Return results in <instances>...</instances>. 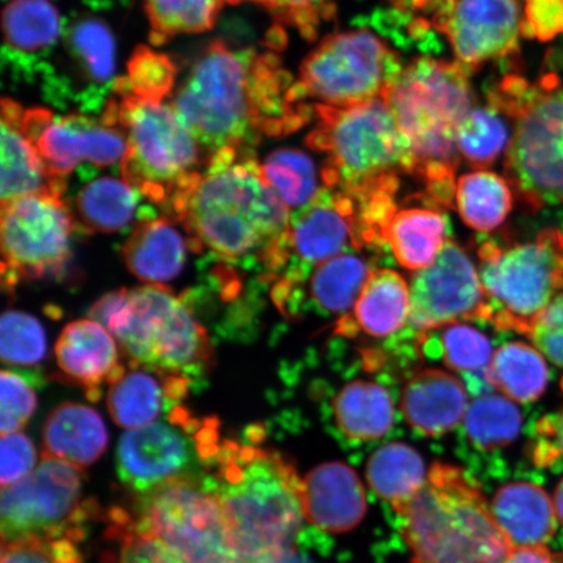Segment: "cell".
<instances>
[{
    "label": "cell",
    "mask_w": 563,
    "mask_h": 563,
    "mask_svg": "<svg viewBox=\"0 0 563 563\" xmlns=\"http://www.w3.org/2000/svg\"><path fill=\"white\" fill-rule=\"evenodd\" d=\"M172 104L209 157L224 150L252 152L264 137L298 131L314 114L276 53L220 40L196 60Z\"/></svg>",
    "instance_id": "cell-1"
},
{
    "label": "cell",
    "mask_w": 563,
    "mask_h": 563,
    "mask_svg": "<svg viewBox=\"0 0 563 563\" xmlns=\"http://www.w3.org/2000/svg\"><path fill=\"white\" fill-rule=\"evenodd\" d=\"M165 210L186 231L192 251L243 269L258 267L266 280L284 274L292 214L252 152L213 154Z\"/></svg>",
    "instance_id": "cell-2"
},
{
    "label": "cell",
    "mask_w": 563,
    "mask_h": 563,
    "mask_svg": "<svg viewBox=\"0 0 563 563\" xmlns=\"http://www.w3.org/2000/svg\"><path fill=\"white\" fill-rule=\"evenodd\" d=\"M468 74L457 62L419 58L400 69L384 95L410 152V175L440 208L454 206L456 132L474 106Z\"/></svg>",
    "instance_id": "cell-3"
},
{
    "label": "cell",
    "mask_w": 563,
    "mask_h": 563,
    "mask_svg": "<svg viewBox=\"0 0 563 563\" xmlns=\"http://www.w3.org/2000/svg\"><path fill=\"white\" fill-rule=\"evenodd\" d=\"M207 481L220 498L242 563L297 544L306 520L302 481L276 450L222 440Z\"/></svg>",
    "instance_id": "cell-4"
},
{
    "label": "cell",
    "mask_w": 563,
    "mask_h": 563,
    "mask_svg": "<svg viewBox=\"0 0 563 563\" xmlns=\"http://www.w3.org/2000/svg\"><path fill=\"white\" fill-rule=\"evenodd\" d=\"M396 512L412 563H505L512 551L481 488L452 464L433 463Z\"/></svg>",
    "instance_id": "cell-5"
},
{
    "label": "cell",
    "mask_w": 563,
    "mask_h": 563,
    "mask_svg": "<svg viewBox=\"0 0 563 563\" xmlns=\"http://www.w3.org/2000/svg\"><path fill=\"white\" fill-rule=\"evenodd\" d=\"M90 319L115 338L131 367H141L197 382L213 364L206 328L188 302L166 286L121 288L103 295Z\"/></svg>",
    "instance_id": "cell-6"
},
{
    "label": "cell",
    "mask_w": 563,
    "mask_h": 563,
    "mask_svg": "<svg viewBox=\"0 0 563 563\" xmlns=\"http://www.w3.org/2000/svg\"><path fill=\"white\" fill-rule=\"evenodd\" d=\"M313 108L316 126L307 144L327 156L323 187L355 197L397 194L399 175L410 174L411 158L385 98L349 108Z\"/></svg>",
    "instance_id": "cell-7"
},
{
    "label": "cell",
    "mask_w": 563,
    "mask_h": 563,
    "mask_svg": "<svg viewBox=\"0 0 563 563\" xmlns=\"http://www.w3.org/2000/svg\"><path fill=\"white\" fill-rule=\"evenodd\" d=\"M514 123L505 175L526 209L563 203V82L549 74L530 84L505 77L488 96Z\"/></svg>",
    "instance_id": "cell-8"
},
{
    "label": "cell",
    "mask_w": 563,
    "mask_h": 563,
    "mask_svg": "<svg viewBox=\"0 0 563 563\" xmlns=\"http://www.w3.org/2000/svg\"><path fill=\"white\" fill-rule=\"evenodd\" d=\"M115 95L104 115L118 123L126 139L123 179L166 209L176 192L200 172L206 150L172 103L133 95L121 80L115 82Z\"/></svg>",
    "instance_id": "cell-9"
},
{
    "label": "cell",
    "mask_w": 563,
    "mask_h": 563,
    "mask_svg": "<svg viewBox=\"0 0 563 563\" xmlns=\"http://www.w3.org/2000/svg\"><path fill=\"white\" fill-rule=\"evenodd\" d=\"M487 322L501 332L531 335L563 288V234L548 229L531 242L478 249Z\"/></svg>",
    "instance_id": "cell-10"
},
{
    "label": "cell",
    "mask_w": 563,
    "mask_h": 563,
    "mask_svg": "<svg viewBox=\"0 0 563 563\" xmlns=\"http://www.w3.org/2000/svg\"><path fill=\"white\" fill-rule=\"evenodd\" d=\"M218 428L216 419L200 420L183 406L173 408L164 419L122 435L119 478L144 496L168 483L206 477L221 448Z\"/></svg>",
    "instance_id": "cell-11"
},
{
    "label": "cell",
    "mask_w": 563,
    "mask_h": 563,
    "mask_svg": "<svg viewBox=\"0 0 563 563\" xmlns=\"http://www.w3.org/2000/svg\"><path fill=\"white\" fill-rule=\"evenodd\" d=\"M133 519L179 563H242L220 498L207 476L168 483L140 496Z\"/></svg>",
    "instance_id": "cell-12"
},
{
    "label": "cell",
    "mask_w": 563,
    "mask_h": 563,
    "mask_svg": "<svg viewBox=\"0 0 563 563\" xmlns=\"http://www.w3.org/2000/svg\"><path fill=\"white\" fill-rule=\"evenodd\" d=\"M400 69L396 52L375 33H335L302 60L295 88L301 101L349 108L384 97Z\"/></svg>",
    "instance_id": "cell-13"
},
{
    "label": "cell",
    "mask_w": 563,
    "mask_h": 563,
    "mask_svg": "<svg viewBox=\"0 0 563 563\" xmlns=\"http://www.w3.org/2000/svg\"><path fill=\"white\" fill-rule=\"evenodd\" d=\"M91 511L95 506L82 501L81 468L44 455L30 476L3 488L2 543L31 538L80 543Z\"/></svg>",
    "instance_id": "cell-14"
},
{
    "label": "cell",
    "mask_w": 563,
    "mask_h": 563,
    "mask_svg": "<svg viewBox=\"0 0 563 563\" xmlns=\"http://www.w3.org/2000/svg\"><path fill=\"white\" fill-rule=\"evenodd\" d=\"M62 196L38 194L2 202L3 285L58 277L70 260L75 221Z\"/></svg>",
    "instance_id": "cell-15"
},
{
    "label": "cell",
    "mask_w": 563,
    "mask_h": 563,
    "mask_svg": "<svg viewBox=\"0 0 563 563\" xmlns=\"http://www.w3.org/2000/svg\"><path fill=\"white\" fill-rule=\"evenodd\" d=\"M379 245L355 197L322 187L308 206L291 216L286 242L288 263L277 284L299 286L317 265L347 250Z\"/></svg>",
    "instance_id": "cell-16"
},
{
    "label": "cell",
    "mask_w": 563,
    "mask_h": 563,
    "mask_svg": "<svg viewBox=\"0 0 563 563\" xmlns=\"http://www.w3.org/2000/svg\"><path fill=\"white\" fill-rule=\"evenodd\" d=\"M408 323L419 334L460 321H487L481 274L468 253L449 239L438 260L415 274Z\"/></svg>",
    "instance_id": "cell-17"
},
{
    "label": "cell",
    "mask_w": 563,
    "mask_h": 563,
    "mask_svg": "<svg viewBox=\"0 0 563 563\" xmlns=\"http://www.w3.org/2000/svg\"><path fill=\"white\" fill-rule=\"evenodd\" d=\"M431 24L470 70L518 52L523 11L519 0H431Z\"/></svg>",
    "instance_id": "cell-18"
},
{
    "label": "cell",
    "mask_w": 563,
    "mask_h": 563,
    "mask_svg": "<svg viewBox=\"0 0 563 563\" xmlns=\"http://www.w3.org/2000/svg\"><path fill=\"white\" fill-rule=\"evenodd\" d=\"M37 147L48 174L66 181V176L82 161L98 167L122 162L126 139L118 123L102 117L95 121L84 115H67L45 126Z\"/></svg>",
    "instance_id": "cell-19"
},
{
    "label": "cell",
    "mask_w": 563,
    "mask_h": 563,
    "mask_svg": "<svg viewBox=\"0 0 563 563\" xmlns=\"http://www.w3.org/2000/svg\"><path fill=\"white\" fill-rule=\"evenodd\" d=\"M55 356L63 376L84 387L90 400L100 398L101 386H111L126 371L115 338L91 319L69 322L63 329Z\"/></svg>",
    "instance_id": "cell-20"
},
{
    "label": "cell",
    "mask_w": 563,
    "mask_h": 563,
    "mask_svg": "<svg viewBox=\"0 0 563 563\" xmlns=\"http://www.w3.org/2000/svg\"><path fill=\"white\" fill-rule=\"evenodd\" d=\"M307 522L323 532L344 533L362 523L367 496L355 471L342 462L320 464L302 481Z\"/></svg>",
    "instance_id": "cell-21"
},
{
    "label": "cell",
    "mask_w": 563,
    "mask_h": 563,
    "mask_svg": "<svg viewBox=\"0 0 563 563\" xmlns=\"http://www.w3.org/2000/svg\"><path fill=\"white\" fill-rule=\"evenodd\" d=\"M191 385L185 377L131 367L110 386L109 412L119 427L130 431L151 426L180 406Z\"/></svg>",
    "instance_id": "cell-22"
},
{
    "label": "cell",
    "mask_w": 563,
    "mask_h": 563,
    "mask_svg": "<svg viewBox=\"0 0 563 563\" xmlns=\"http://www.w3.org/2000/svg\"><path fill=\"white\" fill-rule=\"evenodd\" d=\"M24 110L12 100L2 102V202L18 197L52 194L62 196L66 181L48 174L35 141L23 125Z\"/></svg>",
    "instance_id": "cell-23"
},
{
    "label": "cell",
    "mask_w": 563,
    "mask_h": 563,
    "mask_svg": "<svg viewBox=\"0 0 563 563\" xmlns=\"http://www.w3.org/2000/svg\"><path fill=\"white\" fill-rule=\"evenodd\" d=\"M413 431L439 438L460 424L467 412V390L460 378L441 369H424L408 379L400 399Z\"/></svg>",
    "instance_id": "cell-24"
},
{
    "label": "cell",
    "mask_w": 563,
    "mask_h": 563,
    "mask_svg": "<svg viewBox=\"0 0 563 563\" xmlns=\"http://www.w3.org/2000/svg\"><path fill=\"white\" fill-rule=\"evenodd\" d=\"M188 238L170 217L140 222L122 249L129 271L146 285L165 286L185 267Z\"/></svg>",
    "instance_id": "cell-25"
},
{
    "label": "cell",
    "mask_w": 563,
    "mask_h": 563,
    "mask_svg": "<svg viewBox=\"0 0 563 563\" xmlns=\"http://www.w3.org/2000/svg\"><path fill=\"white\" fill-rule=\"evenodd\" d=\"M411 311V291L406 279L391 269L371 273L352 313L341 317L338 333H363L385 338L402 330Z\"/></svg>",
    "instance_id": "cell-26"
},
{
    "label": "cell",
    "mask_w": 563,
    "mask_h": 563,
    "mask_svg": "<svg viewBox=\"0 0 563 563\" xmlns=\"http://www.w3.org/2000/svg\"><path fill=\"white\" fill-rule=\"evenodd\" d=\"M490 511L512 549L544 547L558 526L551 497L533 483L505 485L493 498Z\"/></svg>",
    "instance_id": "cell-27"
},
{
    "label": "cell",
    "mask_w": 563,
    "mask_h": 563,
    "mask_svg": "<svg viewBox=\"0 0 563 563\" xmlns=\"http://www.w3.org/2000/svg\"><path fill=\"white\" fill-rule=\"evenodd\" d=\"M44 455L86 468L108 448V429L101 415L80 404H63L48 415L44 431Z\"/></svg>",
    "instance_id": "cell-28"
},
{
    "label": "cell",
    "mask_w": 563,
    "mask_h": 563,
    "mask_svg": "<svg viewBox=\"0 0 563 563\" xmlns=\"http://www.w3.org/2000/svg\"><path fill=\"white\" fill-rule=\"evenodd\" d=\"M384 241L407 271L420 272L438 260L448 239V223L439 210L399 209L390 218Z\"/></svg>",
    "instance_id": "cell-29"
},
{
    "label": "cell",
    "mask_w": 563,
    "mask_h": 563,
    "mask_svg": "<svg viewBox=\"0 0 563 563\" xmlns=\"http://www.w3.org/2000/svg\"><path fill=\"white\" fill-rule=\"evenodd\" d=\"M335 424L344 438L355 442L376 441L390 431L394 405L383 386L354 382L333 400Z\"/></svg>",
    "instance_id": "cell-30"
},
{
    "label": "cell",
    "mask_w": 563,
    "mask_h": 563,
    "mask_svg": "<svg viewBox=\"0 0 563 563\" xmlns=\"http://www.w3.org/2000/svg\"><path fill=\"white\" fill-rule=\"evenodd\" d=\"M372 272L365 258L352 253H342L327 263L317 265L299 286L307 285L309 298L322 312L344 317L354 309ZM287 291L290 290L273 294V297Z\"/></svg>",
    "instance_id": "cell-31"
},
{
    "label": "cell",
    "mask_w": 563,
    "mask_h": 563,
    "mask_svg": "<svg viewBox=\"0 0 563 563\" xmlns=\"http://www.w3.org/2000/svg\"><path fill=\"white\" fill-rule=\"evenodd\" d=\"M422 457L402 442H390L373 453L367 463L369 487L383 501L399 510L427 482Z\"/></svg>",
    "instance_id": "cell-32"
},
{
    "label": "cell",
    "mask_w": 563,
    "mask_h": 563,
    "mask_svg": "<svg viewBox=\"0 0 563 563\" xmlns=\"http://www.w3.org/2000/svg\"><path fill=\"white\" fill-rule=\"evenodd\" d=\"M455 207L462 221L477 232H492L510 214L514 191L496 173L476 170L456 180Z\"/></svg>",
    "instance_id": "cell-33"
},
{
    "label": "cell",
    "mask_w": 563,
    "mask_h": 563,
    "mask_svg": "<svg viewBox=\"0 0 563 563\" xmlns=\"http://www.w3.org/2000/svg\"><path fill=\"white\" fill-rule=\"evenodd\" d=\"M549 369L538 349L523 342L499 347L488 368V383L505 397L519 404H530L543 396Z\"/></svg>",
    "instance_id": "cell-34"
},
{
    "label": "cell",
    "mask_w": 563,
    "mask_h": 563,
    "mask_svg": "<svg viewBox=\"0 0 563 563\" xmlns=\"http://www.w3.org/2000/svg\"><path fill=\"white\" fill-rule=\"evenodd\" d=\"M137 194L124 179L102 176L82 188L77 197V216L93 232H118L135 220Z\"/></svg>",
    "instance_id": "cell-35"
},
{
    "label": "cell",
    "mask_w": 563,
    "mask_h": 563,
    "mask_svg": "<svg viewBox=\"0 0 563 563\" xmlns=\"http://www.w3.org/2000/svg\"><path fill=\"white\" fill-rule=\"evenodd\" d=\"M522 420V413L510 399L484 394L470 404L463 422L470 442L478 450L492 452L518 439Z\"/></svg>",
    "instance_id": "cell-36"
},
{
    "label": "cell",
    "mask_w": 563,
    "mask_h": 563,
    "mask_svg": "<svg viewBox=\"0 0 563 563\" xmlns=\"http://www.w3.org/2000/svg\"><path fill=\"white\" fill-rule=\"evenodd\" d=\"M508 117L495 106L473 108L456 132L457 152L467 164L485 168L495 164L510 144Z\"/></svg>",
    "instance_id": "cell-37"
},
{
    "label": "cell",
    "mask_w": 563,
    "mask_h": 563,
    "mask_svg": "<svg viewBox=\"0 0 563 563\" xmlns=\"http://www.w3.org/2000/svg\"><path fill=\"white\" fill-rule=\"evenodd\" d=\"M7 44L18 52L35 53L54 44L60 18L48 0H11L3 12Z\"/></svg>",
    "instance_id": "cell-38"
},
{
    "label": "cell",
    "mask_w": 563,
    "mask_h": 563,
    "mask_svg": "<svg viewBox=\"0 0 563 563\" xmlns=\"http://www.w3.org/2000/svg\"><path fill=\"white\" fill-rule=\"evenodd\" d=\"M224 3L227 0H144L152 44L211 30Z\"/></svg>",
    "instance_id": "cell-39"
},
{
    "label": "cell",
    "mask_w": 563,
    "mask_h": 563,
    "mask_svg": "<svg viewBox=\"0 0 563 563\" xmlns=\"http://www.w3.org/2000/svg\"><path fill=\"white\" fill-rule=\"evenodd\" d=\"M263 178L290 209H301L320 192L313 161L298 150H278L260 164Z\"/></svg>",
    "instance_id": "cell-40"
},
{
    "label": "cell",
    "mask_w": 563,
    "mask_h": 563,
    "mask_svg": "<svg viewBox=\"0 0 563 563\" xmlns=\"http://www.w3.org/2000/svg\"><path fill=\"white\" fill-rule=\"evenodd\" d=\"M106 539L115 543V552L106 553L103 563H179L161 541L141 531L124 510L110 511Z\"/></svg>",
    "instance_id": "cell-41"
},
{
    "label": "cell",
    "mask_w": 563,
    "mask_h": 563,
    "mask_svg": "<svg viewBox=\"0 0 563 563\" xmlns=\"http://www.w3.org/2000/svg\"><path fill=\"white\" fill-rule=\"evenodd\" d=\"M47 340L44 327L32 314L7 311L0 320V356L13 367H33L44 361Z\"/></svg>",
    "instance_id": "cell-42"
},
{
    "label": "cell",
    "mask_w": 563,
    "mask_h": 563,
    "mask_svg": "<svg viewBox=\"0 0 563 563\" xmlns=\"http://www.w3.org/2000/svg\"><path fill=\"white\" fill-rule=\"evenodd\" d=\"M441 351L449 368L478 379L481 376L488 378V368L495 354L489 338L477 329L464 323L448 327L442 333Z\"/></svg>",
    "instance_id": "cell-43"
},
{
    "label": "cell",
    "mask_w": 563,
    "mask_h": 563,
    "mask_svg": "<svg viewBox=\"0 0 563 563\" xmlns=\"http://www.w3.org/2000/svg\"><path fill=\"white\" fill-rule=\"evenodd\" d=\"M70 45L91 79L97 82L110 80L114 74L115 45L108 26L98 20H81L70 32Z\"/></svg>",
    "instance_id": "cell-44"
},
{
    "label": "cell",
    "mask_w": 563,
    "mask_h": 563,
    "mask_svg": "<svg viewBox=\"0 0 563 563\" xmlns=\"http://www.w3.org/2000/svg\"><path fill=\"white\" fill-rule=\"evenodd\" d=\"M175 75L174 63L166 55L139 47L130 60L129 76L119 80L133 95L164 101L174 86Z\"/></svg>",
    "instance_id": "cell-45"
},
{
    "label": "cell",
    "mask_w": 563,
    "mask_h": 563,
    "mask_svg": "<svg viewBox=\"0 0 563 563\" xmlns=\"http://www.w3.org/2000/svg\"><path fill=\"white\" fill-rule=\"evenodd\" d=\"M280 24L295 27L307 41H314L322 21L332 20L335 0H256Z\"/></svg>",
    "instance_id": "cell-46"
},
{
    "label": "cell",
    "mask_w": 563,
    "mask_h": 563,
    "mask_svg": "<svg viewBox=\"0 0 563 563\" xmlns=\"http://www.w3.org/2000/svg\"><path fill=\"white\" fill-rule=\"evenodd\" d=\"M74 539H21L2 543V563H82Z\"/></svg>",
    "instance_id": "cell-47"
},
{
    "label": "cell",
    "mask_w": 563,
    "mask_h": 563,
    "mask_svg": "<svg viewBox=\"0 0 563 563\" xmlns=\"http://www.w3.org/2000/svg\"><path fill=\"white\" fill-rule=\"evenodd\" d=\"M37 407L32 386L10 371L0 373V432H19Z\"/></svg>",
    "instance_id": "cell-48"
},
{
    "label": "cell",
    "mask_w": 563,
    "mask_h": 563,
    "mask_svg": "<svg viewBox=\"0 0 563 563\" xmlns=\"http://www.w3.org/2000/svg\"><path fill=\"white\" fill-rule=\"evenodd\" d=\"M35 449L27 435L21 432L2 434L0 440V483L7 488L33 473Z\"/></svg>",
    "instance_id": "cell-49"
},
{
    "label": "cell",
    "mask_w": 563,
    "mask_h": 563,
    "mask_svg": "<svg viewBox=\"0 0 563 563\" xmlns=\"http://www.w3.org/2000/svg\"><path fill=\"white\" fill-rule=\"evenodd\" d=\"M522 35L549 42L563 33V0H523Z\"/></svg>",
    "instance_id": "cell-50"
},
{
    "label": "cell",
    "mask_w": 563,
    "mask_h": 563,
    "mask_svg": "<svg viewBox=\"0 0 563 563\" xmlns=\"http://www.w3.org/2000/svg\"><path fill=\"white\" fill-rule=\"evenodd\" d=\"M534 347L563 368V292L555 298L540 317L530 335Z\"/></svg>",
    "instance_id": "cell-51"
},
{
    "label": "cell",
    "mask_w": 563,
    "mask_h": 563,
    "mask_svg": "<svg viewBox=\"0 0 563 563\" xmlns=\"http://www.w3.org/2000/svg\"><path fill=\"white\" fill-rule=\"evenodd\" d=\"M538 445L534 448V457L541 464L563 456V410L545 417L538 422Z\"/></svg>",
    "instance_id": "cell-52"
},
{
    "label": "cell",
    "mask_w": 563,
    "mask_h": 563,
    "mask_svg": "<svg viewBox=\"0 0 563 563\" xmlns=\"http://www.w3.org/2000/svg\"><path fill=\"white\" fill-rule=\"evenodd\" d=\"M505 563H561V561L545 547H528L512 549Z\"/></svg>",
    "instance_id": "cell-53"
},
{
    "label": "cell",
    "mask_w": 563,
    "mask_h": 563,
    "mask_svg": "<svg viewBox=\"0 0 563 563\" xmlns=\"http://www.w3.org/2000/svg\"><path fill=\"white\" fill-rule=\"evenodd\" d=\"M250 563H308L299 553L297 544L260 555Z\"/></svg>",
    "instance_id": "cell-54"
},
{
    "label": "cell",
    "mask_w": 563,
    "mask_h": 563,
    "mask_svg": "<svg viewBox=\"0 0 563 563\" xmlns=\"http://www.w3.org/2000/svg\"><path fill=\"white\" fill-rule=\"evenodd\" d=\"M553 504L555 514H558V519L563 525V478L561 483L558 485V488H555Z\"/></svg>",
    "instance_id": "cell-55"
},
{
    "label": "cell",
    "mask_w": 563,
    "mask_h": 563,
    "mask_svg": "<svg viewBox=\"0 0 563 563\" xmlns=\"http://www.w3.org/2000/svg\"><path fill=\"white\" fill-rule=\"evenodd\" d=\"M241 2H244V0H227V3H232V4H236V3H241ZM251 2H256V0H251Z\"/></svg>",
    "instance_id": "cell-56"
},
{
    "label": "cell",
    "mask_w": 563,
    "mask_h": 563,
    "mask_svg": "<svg viewBox=\"0 0 563 563\" xmlns=\"http://www.w3.org/2000/svg\"><path fill=\"white\" fill-rule=\"evenodd\" d=\"M562 390H563V378H562Z\"/></svg>",
    "instance_id": "cell-57"
}]
</instances>
